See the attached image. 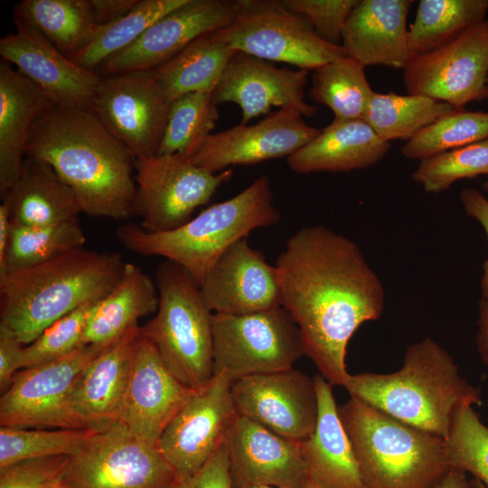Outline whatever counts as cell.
I'll return each mask as SVG.
<instances>
[{
  "mask_svg": "<svg viewBox=\"0 0 488 488\" xmlns=\"http://www.w3.org/2000/svg\"><path fill=\"white\" fill-rule=\"evenodd\" d=\"M275 266L281 306L299 329L305 355L332 386H343L350 339L383 313L380 279L354 241L320 225L291 235Z\"/></svg>",
  "mask_w": 488,
  "mask_h": 488,
  "instance_id": "obj_1",
  "label": "cell"
},
{
  "mask_svg": "<svg viewBox=\"0 0 488 488\" xmlns=\"http://www.w3.org/2000/svg\"><path fill=\"white\" fill-rule=\"evenodd\" d=\"M26 155L52 167L81 212L117 221L136 215L135 158L92 110L50 104L33 126Z\"/></svg>",
  "mask_w": 488,
  "mask_h": 488,
  "instance_id": "obj_2",
  "label": "cell"
},
{
  "mask_svg": "<svg viewBox=\"0 0 488 488\" xmlns=\"http://www.w3.org/2000/svg\"><path fill=\"white\" fill-rule=\"evenodd\" d=\"M117 252L80 248L47 262L0 276V324L24 346L54 322L103 299L121 278Z\"/></svg>",
  "mask_w": 488,
  "mask_h": 488,
  "instance_id": "obj_3",
  "label": "cell"
},
{
  "mask_svg": "<svg viewBox=\"0 0 488 488\" xmlns=\"http://www.w3.org/2000/svg\"><path fill=\"white\" fill-rule=\"evenodd\" d=\"M343 387L351 397L445 440L460 406L482 404L479 389L460 374L454 358L429 337L408 347L399 370L350 374Z\"/></svg>",
  "mask_w": 488,
  "mask_h": 488,
  "instance_id": "obj_4",
  "label": "cell"
},
{
  "mask_svg": "<svg viewBox=\"0 0 488 488\" xmlns=\"http://www.w3.org/2000/svg\"><path fill=\"white\" fill-rule=\"evenodd\" d=\"M279 220L270 181L261 175L237 195L211 205L174 230L151 232L126 223L118 227L117 238L134 253L160 256L181 266L201 286L232 244Z\"/></svg>",
  "mask_w": 488,
  "mask_h": 488,
  "instance_id": "obj_5",
  "label": "cell"
},
{
  "mask_svg": "<svg viewBox=\"0 0 488 488\" xmlns=\"http://www.w3.org/2000/svg\"><path fill=\"white\" fill-rule=\"evenodd\" d=\"M364 488H433L452 468L446 441L351 397L338 406Z\"/></svg>",
  "mask_w": 488,
  "mask_h": 488,
  "instance_id": "obj_6",
  "label": "cell"
},
{
  "mask_svg": "<svg viewBox=\"0 0 488 488\" xmlns=\"http://www.w3.org/2000/svg\"><path fill=\"white\" fill-rule=\"evenodd\" d=\"M159 305L141 327L170 371L198 390L213 377L212 315L200 285L181 266L165 260L155 272Z\"/></svg>",
  "mask_w": 488,
  "mask_h": 488,
  "instance_id": "obj_7",
  "label": "cell"
},
{
  "mask_svg": "<svg viewBox=\"0 0 488 488\" xmlns=\"http://www.w3.org/2000/svg\"><path fill=\"white\" fill-rule=\"evenodd\" d=\"M212 33L237 52L308 71L347 55L342 45L319 37L309 20L282 0H239L233 21Z\"/></svg>",
  "mask_w": 488,
  "mask_h": 488,
  "instance_id": "obj_8",
  "label": "cell"
},
{
  "mask_svg": "<svg viewBox=\"0 0 488 488\" xmlns=\"http://www.w3.org/2000/svg\"><path fill=\"white\" fill-rule=\"evenodd\" d=\"M61 478L71 488H181L183 483L157 445L120 422L96 431L70 455Z\"/></svg>",
  "mask_w": 488,
  "mask_h": 488,
  "instance_id": "obj_9",
  "label": "cell"
},
{
  "mask_svg": "<svg viewBox=\"0 0 488 488\" xmlns=\"http://www.w3.org/2000/svg\"><path fill=\"white\" fill-rule=\"evenodd\" d=\"M213 375L239 378L294 367L305 355L299 329L277 306L247 314H213Z\"/></svg>",
  "mask_w": 488,
  "mask_h": 488,
  "instance_id": "obj_10",
  "label": "cell"
},
{
  "mask_svg": "<svg viewBox=\"0 0 488 488\" xmlns=\"http://www.w3.org/2000/svg\"><path fill=\"white\" fill-rule=\"evenodd\" d=\"M81 345L61 358L19 371L0 399V426L19 428H86L71 397L88 365L105 349Z\"/></svg>",
  "mask_w": 488,
  "mask_h": 488,
  "instance_id": "obj_11",
  "label": "cell"
},
{
  "mask_svg": "<svg viewBox=\"0 0 488 488\" xmlns=\"http://www.w3.org/2000/svg\"><path fill=\"white\" fill-rule=\"evenodd\" d=\"M134 166L136 215L151 232L172 230L190 221L232 176L230 168L213 173L177 155L135 159Z\"/></svg>",
  "mask_w": 488,
  "mask_h": 488,
  "instance_id": "obj_12",
  "label": "cell"
},
{
  "mask_svg": "<svg viewBox=\"0 0 488 488\" xmlns=\"http://www.w3.org/2000/svg\"><path fill=\"white\" fill-rule=\"evenodd\" d=\"M171 102L153 70L102 76L92 111L135 159L157 155Z\"/></svg>",
  "mask_w": 488,
  "mask_h": 488,
  "instance_id": "obj_13",
  "label": "cell"
},
{
  "mask_svg": "<svg viewBox=\"0 0 488 488\" xmlns=\"http://www.w3.org/2000/svg\"><path fill=\"white\" fill-rule=\"evenodd\" d=\"M408 94L424 95L455 108L488 99V18L403 68Z\"/></svg>",
  "mask_w": 488,
  "mask_h": 488,
  "instance_id": "obj_14",
  "label": "cell"
},
{
  "mask_svg": "<svg viewBox=\"0 0 488 488\" xmlns=\"http://www.w3.org/2000/svg\"><path fill=\"white\" fill-rule=\"evenodd\" d=\"M231 383L225 373L214 374L192 393L161 435L158 447L183 481L224 443L238 416Z\"/></svg>",
  "mask_w": 488,
  "mask_h": 488,
  "instance_id": "obj_15",
  "label": "cell"
},
{
  "mask_svg": "<svg viewBox=\"0 0 488 488\" xmlns=\"http://www.w3.org/2000/svg\"><path fill=\"white\" fill-rule=\"evenodd\" d=\"M237 413L296 442L314 430L318 399L314 378L293 368L239 378L231 383Z\"/></svg>",
  "mask_w": 488,
  "mask_h": 488,
  "instance_id": "obj_16",
  "label": "cell"
},
{
  "mask_svg": "<svg viewBox=\"0 0 488 488\" xmlns=\"http://www.w3.org/2000/svg\"><path fill=\"white\" fill-rule=\"evenodd\" d=\"M293 107L279 108L254 125L239 124L206 136L187 156L192 164L220 173L231 165H249L288 156L321 131L305 123Z\"/></svg>",
  "mask_w": 488,
  "mask_h": 488,
  "instance_id": "obj_17",
  "label": "cell"
},
{
  "mask_svg": "<svg viewBox=\"0 0 488 488\" xmlns=\"http://www.w3.org/2000/svg\"><path fill=\"white\" fill-rule=\"evenodd\" d=\"M14 32L0 40V55L57 106L92 109L102 76L63 54L33 27L14 17Z\"/></svg>",
  "mask_w": 488,
  "mask_h": 488,
  "instance_id": "obj_18",
  "label": "cell"
},
{
  "mask_svg": "<svg viewBox=\"0 0 488 488\" xmlns=\"http://www.w3.org/2000/svg\"><path fill=\"white\" fill-rule=\"evenodd\" d=\"M239 0H187L155 21L129 47L105 61L101 76L152 70L196 38L222 29L235 18Z\"/></svg>",
  "mask_w": 488,
  "mask_h": 488,
  "instance_id": "obj_19",
  "label": "cell"
},
{
  "mask_svg": "<svg viewBox=\"0 0 488 488\" xmlns=\"http://www.w3.org/2000/svg\"><path fill=\"white\" fill-rule=\"evenodd\" d=\"M194 391L170 371L141 332L118 422L136 437L158 446L164 428Z\"/></svg>",
  "mask_w": 488,
  "mask_h": 488,
  "instance_id": "obj_20",
  "label": "cell"
},
{
  "mask_svg": "<svg viewBox=\"0 0 488 488\" xmlns=\"http://www.w3.org/2000/svg\"><path fill=\"white\" fill-rule=\"evenodd\" d=\"M307 77L308 70L277 68L267 61L236 52L212 91V99L217 106L226 102L237 104L243 125L268 114L273 107H293L304 117H311L317 108L305 101Z\"/></svg>",
  "mask_w": 488,
  "mask_h": 488,
  "instance_id": "obj_21",
  "label": "cell"
},
{
  "mask_svg": "<svg viewBox=\"0 0 488 488\" xmlns=\"http://www.w3.org/2000/svg\"><path fill=\"white\" fill-rule=\"evenodd\" d=\"M213 314H247L281 306L276 266L246 239L232 244L200 286Z\"/></svg>",
  "mask_w": 488,
  "mask_h": 488,
  "instance_id": "obj_22",
  "label": "cell"
},
{
  "mask_svg": "<svg viewBox=\"0 0 488 488\" xmlns=\"http://www.w3.org/2000/svg\"><path fill=\"white\" fill-rule=\"evenodd\" d=\"M224 445L230 473L238 488L260 484L301 488L307 479L300 442L239 414Z\"/></svg>",
  "mask_w": 488,
  "mask_h": 488,
  "instance_id": "obj_23",
  "label": "cell"
},
{
  "mask_svg": "<svg viewBox=\"0 0 488 488\" xmlns=\"http://www.w3.org/2000/svg\"><path fill=\"white\" fill-rule=\"evenodd\" d=\"M412 0H360L342 34L348 56L364 67L402 69L409 59L408 15Z\"/></svg>",
  "mask_w": 488,
  "mask_h": 488,
  "instance_id": "obj_24",
  "label": "cell"
},
{
  "mask_svg": "<svg viewBox=\"0 0 488 488\" xmlns=\"http://www.w3.org/2000/svg\"><path fill=\"white\" fill-rule=\"evenodd\" d=\"M139 325L107 346L76 383L71 406L86 428L102 431L118 422L127 391Z\"/></svg>",
  "mask_w": 488,
  "mask_h": 488,
  "instance_id": "obj_25",
  "label": "cell"
},
{
  "mask_svg": "<svg viewBox=\"0 0 488 488\" xmlns=\"http://www.w3.org/2000/svg\"><path fill=\"white\" fill-rule=\"evenodd\" d=\"M313 378L318 399L317 422L313 433L300 442L307 477L323 488H364L338 414L333 386L320 373Z\"/></svg>",
  "mask_w": 488,
  "mask_h": 488,
  "instance_id": "obj_26",
  "label": "cell"
},
{
  "mask_svg": "<svg viewBox=\"0 0 488 488\" xmlns=\"http://www.w3.org/2000/svg\"><path fill=\"white\" fill-rule=\"evenodd\" d=\"M391 147L364 119H338L321 129L309 143L286 157L297 174L349 172L381 161Z\"/></svg>",
  "mask_w": 488,
  "mask_h": 488,
  "instance_id": "obj_27",
  "label": "cell"
},
{
  "mask_svg": "<svg viewBox=\"0 0 488 488\" xmlns=\"http://www.w3.org/2000/svg\"><path fill=\"white\" fill-rule=\"evenodd\" d=\"M52 102L17 69L0 62V192L16 182L37 117Z\"/></svg>",
  "mask_w": 488,
  "mask_h": 488,
  "instance_id": "obj_28",
  "label": "cell"
},
{
  "mask_svg": "<svg viewBox=\"0 0 488 488\" xmlns=\"http://www.w3.org/2000/svg\"><path fill=\"white\" fill-rule=\"evenodd\" d=\"M12 222L25 227H42L78 218L81 212L71 189L51 165L26 155L20 176L1 195Z\"/></svg>",
  "mask_w": 488,
  "mask_h": 488,
  "instance_id": "obj_29",
  "label": "cell"
},
{
  "mask_svg": "<svg viewBox=\"0 0 488 488\" xmlns=\"http://www.w3.org/2000/svg\"><path fill=\"white\" fill-rule=\"evenodd\" d=\"M156 284L137 266L126 263L115 287L94 306L82 345L107 347L119 340L138 320L157 311Z\"/></svg>",
  "mask_w": 488,
  "mask_h": 488,
  "instance_id": "obj_30",
  "label": "cell"
},
{
  "mask_svg": "<svg viewBox=\"0 0 488 488\" xmlns=\"http://www.w3.org/2000/svg\"><path fill=\"white\" fill-rule=\"evenodd\" d=\"M236 52L209 33L152 70L172 103L188 93L212 92Z\"/></svg>",
  "mask_w": 488,
  "mask_h": 488,
  "instance_id": "obj_31",
  "label": "cell"
},
{
  "mask_svg": "<svg viewBox=\"0 0 488 488\" xmlns=\"http://www.w3.org/2000/svg\"><path fill=\"white\" fill-rule=\"evenodd\" d=\"M14 17L33 27L70 59L101 26L94 20L90 0H22L14 7Z\"/></svg>",
  "mask_w": 488,
  "mask_h": 488,
  "instance_id": "obj_32",
  "label": "cell"
},
{
  "mask_svg": "<svg viewBox=\"0 0 488 488\" xmlns=\"http://www.w3.org/2000/svg\"><path fill=\"white\" fill-rule=\"evenodd\" d=\"M487 13L488 0H420L408 30L409 57L442 48L484 21Z\"/></svg>",
  "mask_w": 488,
  "mask_h": 488,
  "instance_id": "obj_33",
  "label": "cell"
},
{
  "mask_svg": "<svg viewBox=\"0 0 488 488\" xmlns=\"http://www.w3.org/2000/svg\"><path fill=\"white\" fill-rule=\"evenodd\" d=\"M455 109L424 95L373 91L364 120L383 140H410L442 116Z\"/></svg>",
  "mask_w": 488,
  "mask_h": 488,
  "instance_id": "obj_34",
  "label": "cell"
},
{
  "mask_svg": "<svg viewBox=\"0 0 488 488\" xmlns=\"http://www.w3.org/2000/svg\"><path fill=\"white\" fill-rule=\"evenodd\" d=\"M364 68L348 55L316 68L312 76L310 98L328 107L334 118L364 119L374 91Z\"/></svg>",
  "mask_w": 488,
  "mask_h": 488,
  "instance_id": "obj_35",
  "label": "cell"
},
{
  "mask_svg": "<svg viewBox=\"0 0 488 488\" xmlns=\"http://www.w3.org/2000/svg\"><path fill=\"white\" fill-rule=\"evenodd\" d=\"M186 1L139 0L127 14L101 25L93 40L71 60L87 70L97 71L105 61L134 43L155 21Z\"/></svg>",
  "mask_w": 488,
  "mask_h": 488,
  "instance_id": "obj_36",
  "label": "cell"
},
{
  "mask_svg": "<svg viewBox=\"0 0 488 488\" xmlns=\"http://www.w3.org/2000/svg\"><path fill=\"white\" fill-rule=\"evenodd\" d=\"M85 242L79 218L42 227L13 223L5 266L0 276L47 262L83 248Z\"/></svg>",
  "mask_w": 488,
  "mask_h": 488,
  "instance_id": "obj_37",
  "label": "cell"
},
{
  "mask_svg": "<svg viewBox=\"0 0 488 488\" xmlns=\"http://www.w3.org/2000/svg\"><path fill=\"white\" fill-rule=\"evenodd\" d=\"M488 138V112L455 108L430 124L401 146L404 157L424 160Z\"/></svg>",
  "mask_w": 488,
  "mask_h": 488,
  "instance_id": "obj_38",
  "label": "cell"
},
{
  "mask_svg": "<svg viewBox=\"0 0 488 488\" xmlns=\"http://www.w3.org/2000/svg\"><path fill=\"white\" fill-rule=\"evenodd\" d=\"M217 107L212 92H192L174 100L157 155L187 156L215 128Z\"/></svg>",
  "mask_w": 488,
  "mask_h": 488,
  "instance_id": "obj_39",
  "label": "cell"
},
{
  "mask_svg": "<svg viewBox=\"0 0 488 488\" xmlns=\"http://www.w3.org/2000/svg\"><path fill=\"white\" fill-rule=\"evenodd\" d=\"M96 432L90 428L0 427V467L20 461L72 455Z\"/></svg>",
  "mask_w": 488,
  "mask_h": 488,
  "instance_id": "obj_40",
  "label": "cell"
},
{
  "mask_svg": "<svg viewBox=\"0 0 488 488\" xmlns=\"http://www.w3.org/2000/svg\"><path fill=\"white\" fill-rule=\"evenodd\" d=\"M481 174H488V138L421 160L412 179L425 192L439 193Z\"/></svg>",
  "mask_w": 488,
  "mask_h": 488,
  "instance_id": "obj_41",
  "label": "cell"
},
{
  "mask_svg": "<svg viewBox=\"0 0 488 488\" xmlns=\"http://www.w3.org/2000/svg\"><path fill=\"white\" fill-rule=\"evenodd\" d=\"M445 441L450 466L470 474L488 488V427L474 406L456 409Z\"/></svg>",
  "mask_w": 488,
  "mask_h": 488,
  "instance_id": "obj_42",
  "label": "cell"
},
{
  "mask_svg": "<svg viewBox=\"0 0 488 488\" xmlns=\"http://www.w3.org/2000/svg\"><path fill=\"white\" fill-rule=\"evenodd\" d=\"M97 303L87 304L62 316L26 345V368L52 361L81 346L88 319Z\"/></svg>",
  "mask_w": 488,
  "mask_h": 488,
  "instance_id": "obj_43",
  "label": "cell"
},
{
  "mask_svg": "<svg viewBox=\"0 0 488 488\" xmlns=\"http://www.w3.org/2000/svg\"><path fill=\"white\" fill-rule=\"evenodd\" d=\"M293 13L309 20L325 42L341 45L345 23L360 0H282Z\"/></svg>",
  "mask_w": 488,
  "mask_h": 488,
  "instance_id": "obj_44",
  "label": "cell"
},
{
  "mask_svg": "<svg viewBox=\"0 0 488 488\" xmlns=\"http://www.w3.org/2000/svg\"><path fill=\"white\" fill-rule=\"evenodd\" d=\"M69 455L20 461L0 467V488H46L61 474Z\"/></svg>",
  "mask_w": 488,
  "mask_h": 488,
  "instance_id": "obj_45",
  "label": "cell"
},
{
  "mask_svg": "<svg viewBox=\"0 0 488 488\" xmlns=\"http://www.w3.org/2000/svg\"><path fill=\"white\" fill-rule=\"evenodd\" d=\"M181 488H238L231 478L224 443Z\"/></svg>",
  "mask_w": 488,
  "mask_h": 488,
  "instance_id": "obj_46",
  "label": "cell"
},
{
  "mask_svg": "<svg viewBox=\"0 0 488 488\" xmlns=\"http://www.w3.org/2000/svg\"><path fill=\"white\" fill-rule=\"evenodd\" d=\"M24 345L7 326L0 324V390L10 387L14 375L26 368Z\"/></svg>",
  "mask_w": 488,
  "mask_h": 488,
  "instance_id": "obj_47",
  "label": "cell"
},
{
  "mask_svg": "<svg viewBox=\"0 0 488 488\" xmlns=\"http://www.w3.org/2000/svg\"><path fill=\"white\" fill-rule=\"evenodd\" d=\"M459 197L466 214L479 221L488 239V199L473 188L463 189ZM481 296L488 297V258L483 265Z\"/></svg>",
  "mask_w": 488,
  "mask_h": 488,
  "instance_id": "obj_48",
  "label": "cell"
},
{
  "mask_svg": "<svg viewBox=\"0 0 488 488\" xmlns=\"http://www.w3.org/2000/svg\"><path fill=\"white\" fill-rule=\"evenodd\" d=\"M139 0H90L94 20L104 25L125 16L138 4Z\"/></svg>",
  "mask_w": 488,
  "mask_h": 488,
  "instance_id": "obj_49",
  "label": "cell"
},
{
  "mask_svg": "<svg viewBox=\"0 0 488 488\" xmlns=\"http://www.w3.org/2000/svg\"><path fill=\"white\" fill-rule=\"evenodd\" d=\"M477 331L475 345L481 361L488 371V297H482L478 302Z\"/></svg>",
  "mask_w": 488,
  "mask_h": 488,
  "instance_id": "obj_50",
  "label": "cell"
},
{
  "mask_svg": "<svg viewBox=\"0 0 488 488\" xmlns=\"http://www.w3.org/2000/svg\"><path fill=\"white\" fill-rule=\"evenodd\" d=\"M12 219L7 205H0V273L5 269V260L12 232Z\"/></svg>",
  "mask_w": 488,
  "mask_h": 488,
  "instance_id": "obj_51",
  "label": "cell"
},
{
  "mask_svg": "<svg viewBox=\"0 0 488 488\" xmlns=\"http://www.w3.org/2000/svg\"><path fill=\"white\" fill-rule=\"evenodd\" d=\"M433 488H475V486L473 480H469L465 472L452 467Z\"/></svg>",
  "mask_w": 488,
  "mask_h": 488,
  "instance_id": "obj_52",
  "label": "cell"
},
{
  "mask_svg": "<svg viewBox=\"0 0 488 488\" xmlns=\"http://www.w3.org/2000/svg\"><path fill=\"white\" fill-rule=\"evenodd\" d=\"M46 488H71L61 478V474L54 479Z\"/></svg>",
  "mask_w": 488,
  "mask_h": 488,
  "instance_id": "obj_53",
  "label": "cell"
},
{
  "mask_svg": "<svg viewBox=\"0 0 488 488\" xmlns=\"http://www.w3.org/2000/svg\"><path fill=\"white\" fill-rule=\"evenodd\" d=\"M301 488H323V487L307 477L306 481L305 482V483L303 484Z\"/></svg>",
  "mask_w": 488,
  "mask_h": 488,
  "instance_id": "obj_54",
  "label": "cell"
},
{
  "mask_svg": "<svg viewBox=\"0 0 488 488\" xmlns=\"http://www.w3.org/2000/svg\"><path fill=\"white\" fill-rule=\"evenodd\" d=\"M252 488H286V487L270 485V484H260V485L254 486Z\"/></svg>",
  "mask_w": 488,
  "mask_h": 488,
  "instance_id": "obj_55",
  "label": "cell"
},
{
  "mask_svg": "<svg viewBox=\"0 0 488 488\" xmlns=\"http://www.w3.org/2000/svg\"><path fill=\"white\" fill-rule=\"evenodd\" d=\"M473 482L474 483V486L475 488H487L483 483H481L479 480L477 479H474L473 478Z\"/></svg>",
  "mask_w": 488,
  "mask_h": 488,
  "instance_id": "obj_56",
  "label": "cell"
},
{
  "mask_svg": "<svg viewBox=\"0 0 488 488\" xmlns=\"http://www.w3.org/2000/svg\"><path fill=\"white\" fill-rule=\"evenodd\" d=\"M482 188L484 192H488V179L484 183H483Z\"/></svg>",
  "mask_w": 488,
  "mask_h": 488,
  "instance_id": "obj_57",
  "label": "cell"
}]
</instances>
